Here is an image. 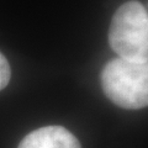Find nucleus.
Instances as JSON below:
<instances>
[{"mask_svg": "<svg viewBox=\"0 0 148 148\" xmlns=\"http://www.w3.org/2000/svg\"><path fill=\"white\" fill-rule=\"evenodd\" d=\"M101 85L115 105L128 110L146 108L148 104L147 62L114 58L103 68Z\"/></svg>", "mask_w": 148, "mask_h": 148, "instance_id": "obj_1", "label": "nucleus"}, {"mask_svg": "<svg viewBox=\"0 0 148 148\" xmlns=\"http://www.w3.org/2000/svg\"><path fill=\"white\" fill-rule=\"evenodd\" d=\"M109 43L120 58L148 61V14L140 1L125 3L114 14L109 29Z\"/></svg>", "mask_w": 148, "mask_h": 148, "instance_id": "obj_2", "label": "nucleus"}, {"mask_svg": "<svg viewBox=\"0 0 148 148\" xmlns=\"http://www.w3.org/2000/svg\"><path fill=\"white\" fill-rule=\"evenodd\" d=\"M17 148H82L71 131L62 126H46L22 138Z\"/></svg>", "mask_w": 148, "mask_h": 148, "instance_id": "obj_3", "label": "nucleus"}, {"mask_svg": "<svg viewBox=\"0 0 148 148\" xmlns=\"http://www.w3.org/2000/svg\"><path fill=\"white\" fill-rule=\"evenodd\" d=\"M11 78V69L8 59L5 58L1 52H0V90L6 88Z\"/></svg>", "mask_w": 148, "mask_h": 148, "instance_id": "obj_4", "label": "nucleus"}]
</instances>
